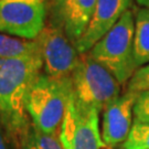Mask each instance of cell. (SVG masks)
Listing matches in <instances>:
<instances>
[{"instance_id":"1","label":"cell","mask_w":149,"mask_h":149,"mask_svg":"<svg viewBox=\"0 0 149 149\" xmlns=\"http://www.w3.org/2000/svg\"><path fill=\"white\" fill-rule=\"evenodd\" d=\"M42 69L40 50L0 66V123L9 134H21L29 124L27 98Z\"/></svg>"},{"instance_id":"2","label":"cell","mask_w":149,"mask_h":149,"mask_svg":"<svg viewBox=\"0 0 149 149\" xmlns=\"http://www.w3.org/2000/svg\"><path fill=\"white\" fill-rule=\"evenodd\" d=\"M135 16L126 11L119 21L87 52L111 73L120 85L127 84L138 69L134 55Z\"/></svg>"},{"instance_id":"3","label":"cell","mask_w":149,"mask_h":149,"mask_svg":"<svg viewBox=\"0 0 149 149\" xmlns=\"http://www.w3.org/2000/svg\"><path fill=\"white\" fill-rule=\"evenodd\" d=\"M71 93V77L55 80L47 74L39 75L26 104L32 124L43 133L59 136Z\"/></svg>"},{"instance_id":"4","label":"cell","mask_w":149,"mask_h":149,"mask_svg":"<svg viewBox=\"0 0 149 149\" xmlns=\"http://www.w3.org/2000/svg\"><path fill=\"white\" fill-rule=\"evenodd\" d=\"M71 82L77 102L100 112L120 95L122 85L118 81L88 53L80 55L79 64L71 75Z\"/></svg>"},{"instance_id":"5","label":"cell","mask_w":149,"mask_h":149,"mask_svg":"<svg viewBox=\"0 0 149 149\" xmlns=\"http://www.w3.org/2000/svg\"><path fill=\"white\" fill-rule=\"evenodd\" d=\"M100 111L87 107L70 95L59 139L64 149H104L100 129Z\"/></svg>"},{"instance_id":"6","label":"cell","mask_w":149,"mask_h":149,"mask_svg":"<svg viewBox=\"0 0 149 149\" xmlns=\"http://www.w3.org/2000/svg\"><path fill=\"white\" fill-rule=\"evenodd\" d=\"M45 0H0V33L36 40L45 27Z\"/></svg>"},{"instance_id":"7","label":"cell","mask_w":149,"mask_h":149,"mask_svg":"<svg viewBox=\"0 0 149 149\" xmlns=\"http://www.w3.org/2000/svg\"><path fill=\"white\" fill-rule=\"evenodd\" d=\"M36 40L42 58L44 74L55 80L71 77L81 54L63 30L50 23L43 28Z\"/></svg>"},{"instance_id":"8","label":"cell","mask_w":149,"mask_h":149,"mask_svg":"<svg viewBox=\"0 0 149 149\" xmlns=\"http://www.w3.org/2000/svg\"><path fill=\"white\" fill-rule=\"evenodd\" d=\"M137 95L126 92L109 102L102 111L101 133L105 146L115 148L127 139L134 124V105Z\"/></svg>"},{"instance_id":"9","label":"cell","mask_w":149,"mask_h":149,"mask_svg":"<svg viewBox=\"0 0 149 149\" xmlns=\"http://www.w3.org/2000/svg\"><path fill=\"white\" fill-rule=\"evenodd\" d=\"M133 0H97L95 10L85 32L75 43L79 54H85L130 10Z\"/></svg>"},{"instance_id":"10","label":"cell","mask_w":149,"mask_h":149,"mask_svg":"<svg viewBox=\"0 0 149 149\" xmlns=\"http://www.w3.org/2000/svg\"><path fill=\"white\" fill-rule=\"evenodd\" d=\"M97 0H52L51 24L62 29L75 45L90 24Z\"/></svg>"},{"instance_id":"11","label":"cell","mask_w":149,"mask_h":149,"mask_svg":"<svg viewBox=\"0 0 149 149\" xmlns=\"http://www.w3.org/2000/svg\"><path fill=\"white\" fill-rule=\"evenodd\" d=\"M134 55L138 68L149 63V9L144 7L135 13Z\"/></svg>"},{"instance_id":"12","label":"cell","mask_w":149,"mask_h":149,"mask_svg":"<svg viewBox=\"0 0 149 149\" xmlns=\"http://www.w3.org/2000/svg\"><path fill=\"white\" fill-rule=\"evenodd\" d=\"M39 51L37 40H26L0 33V59L11 60L23 58Z\"/></svg>"},{"instance_id":"13","label":"cell","mask_w":149,"mask_h":149,"mask_svg":"<svg viewBox=\"0 0 149 149\" xmlns=\"http://www.w3.org/2000/svg\"><path fill=\"white\" fill-rule=\"evenodd\" d=\"M20 136L21 149H64L59 136L43 133L32 123L28 124Z\"/></svg>"},{"instance_id":"14","label":"cell","mask_w":149,"mask_h":149,"mask_svg":"<svg viewBox=\"0 0 149 149\" xmlns=\"http://www.w3.org/2000/svg\"><path fill=\"white\" fill-rule=\"evenodd\" d=\"M123 149H149V124L134 122Z\"/></svg>"},{"instance_id":"15","label":"cell","mask_w":149,"mask_h":149,"mask_svg":"<svg viewBox=\"0 0 149 149\" xmlns=\"http://www.w3.org/2000/svg\"><path fill=\"white\" fill-rule=\"evenodd\" d=\"M132 93L149 92V63L136 70L132 79L127 83V91Z\"/></svg>"},{"instance_id":"16","label":"cell","mask_w":149,"mask_h":149,"mask_svg":"<svg viewBox=\"0 0 149 149\" xmlns=\"http://www.w3.org/2000/svg\"><path fill=\"white\" fill-rule=\"evenodd\" d=\"M134 122L149 124V92L137 95L134 105Z\"/></svg>"},{"instance_id":"17","label":"cell","mask_w":149,"mask_h":149,"mask_svg":"<svg viewBox=\"0 0 149 149\" xmlns=\"http://www.w3.org/2000/svg\"><path fill=\"white\" fill-rule=\"evenodd\" d=\"M8 132L0 123V149H11L9 140H8Z\"/></svg>"},{"instance_id":"18","label":"cell","mask_w":149,"mask_h":149,"mask_svg":"<svg viewBox=\"0 0 149 149\" xmlns=\"http://www.w3.org/2000/svg\"><path fill=\"white\" fill-rule=\"evenodd\" d=\"M136 2L139 6L144 7V8H148L149 9V0H136Z\"/></svg>"},{"instance_id":"19","label":"cell","mask_w":149,"mask_h":149,"mask_svg":"<svg viewBox=\"0 0 149 149\" xmlns=\"http://www.w3.org/2000/svg\"><path fill=\"white\" fill-rule=\"evenodd\" d=\"M104 149H115V148H113V147H107V146H106V147H105ZM122 149H123V148H122Z\"/></svg>"}]
</instances>
